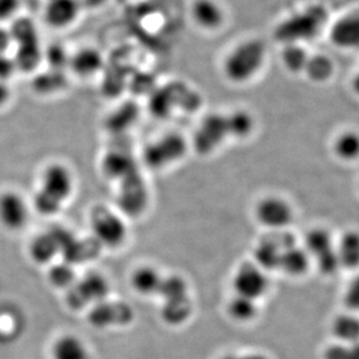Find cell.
<instances>
[{
	"mask_svg": "<svg viewBox=\"0 0 359 359\" xmlns=\"http://www.w3.org/2000/svg\"><path fill=\"white\" fill-rule=\"evenodd\" d=\"M323 25V11L311 8L304 13L297 14L285 21L279 28V35L288 43L307 40L314 36Z\"/></svg>",
	"mask_w": 359,
	"mask_h": 359,
	"instance_id": "cell-7",
	"label": "cell"
},
{
	"mask_svg": "<svg viewBox=\"0 0 359 359\" xmlns=\"http://www.w3.org/2000/svg\"><path fill=\"white\" fill-rule=\"evenodd\" d=\"M339 266L353 269L359 266V233L349 231L343 235L336 247Z\"/></svg>",
	"mask_w": 359,
	"mask_h": 359,
	"instance_id": "cell-25",
	"label": "cell"
},
{
	"mask_svg": "<svg viewBox=\"0 0 359 359\" xmlns=\"http://www.w3.org/2000/svg\"><path fill=\"white\" fill-rule=\"evenodd\" d=\"M127 184L120 191L118 205L122 212L130 217H137L142 213L147 206V190L139 180H130V176L126 178Z\"/></svg>",
	"mask_w": 359,
	"mask_h": 359,
	"instance_id": "cell-17",
	"label": "cell"
},
{
	"mask_svg": "<svg viewBox=\"0 0 359 359\" xmlns=\"http://www.w3.org/2000/svg\"><path fill=\"white\" fill-rule=\"evenodd\" d=\"M53 358L88 359V350L77 336H61L53 346Z\"/></svg>",
	"mask_w": 359,
	"mask_h": 359,
	"instance_id": "cell-24",
	"label": "cell"
},
{
	"mask_svg": "<svg viewBox=\"0 0 359 359\" xmlns=\"http://www.w3.org/2000/svg\"><path fill=\"white\" fill-rule=\"evenodd\" d=\"M109 293L107 279L100 273L90 272L69 288L67 304L74 311H81L104 302Z\"/></svg>",
	"mask_w": 359,
	"mask_h": 359,
	"instance_id": "cell-3",
	"label": "cell"
},
{
	"mask_svg": "<svg viewBox=\"0 0 359 359\" xmlns=\"http://www.w3.org/2000/svg\"><path fill=\"white\" fill-rule=\"evenodd\" d=\"M228 311L233 319L238 321H249L255 318L257 313L256 300L236 294L229 302Z\"/></svg>",
	"mask_w": 359,
	"mask_h": 359,
	"instance_id": "cell-31",
	"label": "cell"
},
{
	"mask_svg": "<svg viewBox=\"0 0 359 359\" xmlns=\"http://www.w3.org/2000/svg\"><path fill=\"white\" fill-rule=\"evenodd\" d=\"M93 238L102 247L118 248L127 238V226L119 214L104 206L95 207L91 213Z\"/></svg>",
	"mask_w": 359,
	"mask_h": 359,
	"instance_id": "cell-4",
	"label": "cell"
},
{
	"mask_svg": "<svg viewBox=\"0 0 359 359\" xmlns=\"http://www.w3.org/2000/svg\"><path fill=\"white\" fill-rule=\"evenodd\" d=\"M158 295L164 300L169 299L180 298L184 295H189V288H187V281L180 276H169V277H163L162 284H161Z\"/></svg>",
	"mask_w": 359,
	"mask_h": 359,
	"instance_id": "cell-33",
	"label": "cell"
},
{
	"mask_svg": "<svg viewBox=\"0 0 359 359\" xmlns=\"http://www.w3.org/2000/svg\"><path fill=\"white\" fill-rule=\"evenodd\" d=\"M228 136L235 137L231 114H212L200 123L194 135V148L200 154L212 153Z\"/></svg>",
	"mask_w": 359,
	"mask_h": 359,
	"instance_id": "cell-5",
	"label": "cell"
},
{
	"mask_svg": "<svg viewBox=\"0 0 359 359\" xmlns=\"http://www.w3.org/2000/svg\"><path fill=\"white\" fill-rule=\"evenodd\" d=\"M75 75L83 79H88L95 76L102 69L104 60L100 53L95 48H83L72 55L69 60Z\"/></svg>",
	"mask_w": 359,
	"mask_h": 359,
	"instance_id": "cell-20",
	"label": "cell"
},
{
	"mask_svg": "<svg viewBox=\"0 0 359 359\" xmlns=\"http://www.w3.org/2000/svg\"><path fill=\"white\" fill-rule=\"evenodd\" d=\"M266 57V48L262 41H244L227 55L224 61V74L228 81L243 84L261 72Z\"/></svg>",
	"mask_w": 359,
	"mask_h": 359,
	"instance_id": "cell-2",
	"label": "cell"
},
{
	"mask_svg": "<svg viewBox=\"0 0 359 359\" xmlns=\"http://www.w3.org/2000/svg\"><path fill=\"white\" fill-rule=\"evenodd\" d=\"M29 206L20 194L5 191L0 194V224L8 231H20L29 220Z\"/></svg>",
	"mask_w": 359,
	"mask_h": 359,
	"instance_id": "cell-12",
	"label": "cell"
},
{
	"mask_svg": "<svg viewBox=\"0 0 359 359\" xmlns=\"http://www.w3.org/2000/svg\"><path fill=\"white\" fill-rule=\"evenodd\" d=\"M75 187L74 175L62 163H51L41 175L40 187L34 196L35 210L44 217H53L72 197Z\"/></svg>",
	"mask_w": 359,
	"mask_h": 359,
	"instance_id": "cell-1",
	"label": "cell"
},
{
	"mask_svg": "<svg viewBox=\"0 0 359 359\" xmlns=\"http://www.w3.org/2000/svg\"><path fill=\"white\" fill-rule=\"evenodd\" d=\"M332 332L344 344L359 342V319L356 316H341L334 321Z\"/></svg>",
	"mask_w": 359,
	"mask_h": 359,
	"instance_id": "cell-28",
	"label": "cell"
},
{
	"mask_svg": "<svg viewBox=\"0 0 359 359\" xmlns=\"http://www.w3.org/2000/svg\"><path fill=\"white\" fill-rule=\"evenodd\" d=\"M102 248L95 238H85V240H77L74 238L67 244V247L62 250L61 254L65 257V262L69 264H81L97 257Z\"/></svg>",
	"mask_w": 359,
	"mask_h": 359,
	"instance_id": "cell-19",
	"label": "cell"
},
{
	"mask_svg": "<svg viewBox=\"0 0 359 359\" xmlns=\"http://www.w3.org/2000/svg\"><path fill=\"white\" fill-rule=\"evenodd\" d=\"M306 251L314 258L320 271L325 276L334 275L339 268L336 247L328 231L314 229L306 238Z\"/></svg>",
	"mask_w": 359,
	"mask_h": 359,
	"instance_id": "cell-6",
	"label": "cell"
},
{
	"mask_svg": "<svg viewBox=\"0 0 359 359\" xmlns=\"http://www.w3.org/2000/svg\"><path fill=\"white\" fill-rule=\"evenodd\" d=\"M295 242L294 236L286 231H277L275 234L262 238L255 249L256 265L264 271L279 270L283 251L285 248Z\"/></svg>",
	"mask_w": 359,
	"mask_h": 359,
	"instance_id": "cell-9",
	"label": "cell"
},
{
	"mask_svg": "<svg viewBox=\"0 0 359 359\" xmlns=\"http://www.w3.org/2000/svg\"><path fill=\"white\" fill-rule=\"evenodd\" d=\"M11 90L6 81H0V107L6 105L10 100Z\"/></svg>",
	"mask_w": 359,
	"mask_h": 359,
	"instance_id": "cell-40",
	"label": "cell"
},
{
	"mask_svg": "<svg viewBox=\"0 0 359 359\" xmlns=\"http://www.w3.org/2000/svg\"><path fill=\"white\" fill-rule=\"evenodd\" d=\"M79 14L77 0H49L44 8V20L51 28L63 29L72 26Z\"/></svg>",
	"mask_w": 359,
	"mask_h": 359,
	"instance_id": "cell-16",
	"label": "cell"
},
{
	"mask_svg": "<svg viewBox=\"0 0 359 359\" xmlns=\"http://www.w3.org/2000/svg\"><path fill=\"white\" fill-rule=\"evenodd\" d=\"M236 294L257 300L268 291L269 280L264 270L252 263H244L235 273L234 281Z\"/></svg>",
	"mask_w": 359,
	"mask_h": 359,
	"instance_id": "cell-13",
	"label": "cell"
},
{
	"mask_svg": "<svg viewBox=\"0 0 359 359\" xmlns=\"http://www.w3.org/2000/svg\"><path fill=\"white\" fill-rule=\"evenodd\" d=\"M194 22L207 31L220 27L224 21V11L217 0H194L192 8Z\"/></svg>",
	"mask_w": 359,
	"mask_h": 359,
	"instance_id": "cell-18",
	"label": "cell"
},
{
	"mask_svg": "<svg viewBox=\"0 0 359 359\" xmlns=\"http://www.w3.org/2000/svg\"><path fill=\"white\" fill-rule=\"evenodd\" d=\"M50 284L56 288H70L76 283V272L67 262L51 266L48 273Z\"/></svg>",
	"mask_w": 359,
	"mask_h": 359,
	"instance_id": "cell-32",
	"label": "cell"
},
{
	"mask_svg": "<svg viewBox=\"0 0 359 359\" xmlns=\"http://www.w3.org/2000/svg\"><path fill=\"white\" fill-rule=\"evenodd\" d=\"M330 40L336 47L359 50V12L348 14L335 21L330 29Z\"/></svg>",
	"mask_w": 359,
	"mask_h": 359,
	"instance_id": "cell-15",
	"label": "cell"
},
{
	"mask_svg": "<svg viewBox=\"0 0 359 359\" xmlns=\"http://www.w3.org/2000/svg\"><path fill=\"white\" fill-rule=\"evenodd\" d=\"M20 8V0H0V22L10 20Z\"/></svg>",
	"mask_w": 359,
	"mask_h": 359,
	"instance_id": "cell-35",
	"label": "cell"
},
{
	"mask_svg": "<svg viewBox=\"0 0 359 359\" xmlns=\"http://www.w3.org/2000/svg\"><path fill=\"white\" fill-rule=\"evenodd\" d=\"M17 70L15 62L12 58L7 57V55L0 56V81H6L14 75Z\"/></svg>",
	"mask_w": 359,
	"mask_h": 359,
	"instance_id": "cell-37",
	"label": "cell"
},
{
	"mask_svg": "<svg viewBox=\"0 0 359 359\" xmlns=\"http://www.w3.org/2000/svg\"><path fill=\"white\" fill-rule=\"evenodd\" d=\"M283 62L290 72H299L305 70L309 61L307 51L297 43H288L283 51Z\"/></svg>",
	"mask_w": 359,
	"mask_h": 359,
	"instance_id": "cell-30",
	"label": "cell"
},
{
	"mask_svg": "<svg viewBox=\"0 0 359 359\" xmlns=\"http://www.w3.org/2000/svg\"><path fill=\"white\" fill-rule=\"evenodd\" d=\"M185 150V140L178 134H169L150 144L146 149L144 157L150 168L161 169L182 158Z\"/></svg>",
	"mask_w": 359,
	"mask_h": 359,
	"instance_id": "cell-11",
	"label": "cell"
},
{
	"mask_svg": "<svg viewBox=\"0 0 359 359\" xmlns=\"http://www.w3.org/2000/svg\"><path fill=\"white\" fill-rule=\"evenodd\" d=\"M163 277L156 269L141 266L133 272L130 283L134 290L142 295L158 294Z\"/></svg>",
	"mask_w": 359,
	"mask_h": 359,
	"instance_id": "cell-22",
	"label": "cell"
},
{
	"mask_svg": "<svg viewBox=\"0 0 359 359\" xmlns=\"http://www.w3.org/2000/svg\"><path fill=\"white\" fill-rule=\"evenodd\" d=\"M304 72L312 81H325L332 75L334 63L325 55H314L309 56Z\"/></svg>",
	"mask_w": 359,
	"mask_h": 359,
	"instance_id": "cell-29",
	"label": "cell"
},
{
	"mask_svg": "<svg viewBox=\"0 0 359 359\" xmlns=\"http://www.w3.org/2000/svg\"><path fill=\"white\" fill-rule=\"evenodd\" d=\"M256 217L265 227L279 231L291 224L293 210L286 200L271 196L257 203Z\"/></svg>",
	"mask_w": 359,
	"mask_h": 359,
	"instance_id": "cell-14",
	"label": "cell"
},
{
	"mask_svg": "<svg viewBox=\"0 0 359 359\" xmlns=\"http://www.w3.org/2000/svg\"><path fill=\"white\" fill-rule=\"evenodd\" d=\"M12 42H13V40L11 36L10 31L0 28V56L6 55V51L8 50Z\"/></svg>",
	"mask_w": 359,
	"mask_h": 359,
	"instance_id": "cell-39",
	"label": "cell"
},
{
	"mask_svg": "<svg viewBox=\"0 0 359 359\" xmlns=\"http://www.w3.org/2000/svg\"><path fill=\"white\" fill-rule=\"evenodd\" d=\"M346 359H359V342L346 344Z\"/></svg>",
	"mask_w": 359,
	"mask_h": 359,
	"instance_id": "cell-41",
	"label": "cell"
},
{
	"mask_svg": "<svg viewBox=\"0 0 359 359\" xmlns=\"http://www.w3.org/2000/svg\"><path fill=\"white\" fill-rule=\"evenodd\" d=\"M309 256L306 249L299 247L297 242L285 248L281 254L279 270L288 275L300 276L305 273L309 269Z\"/></svg>",
	"mask_w": 359,
	"mask_h": 359,
	"instance_id": "cell-21",
	"label": "cell"
},
{
	"mask_svg": "<svg viewBox=\"0 0 359 359\" xmlns=\"http://www.w3.org/2000/svg\"><path fill=\"white\" fill-rule=\"evenodd\" d=\"M17 56L14 58L17 69H21L24 72H32L38 67L42 58L40 44L38 39L25 41L18 43Z\"/></svg>",
	"mask_w": 359,
	"mask_h": 359,
	"instance_id": "cell-27",
	"label": "cell"
},
{
	"mask_svg": "<svg viewBox=\"0 0 359 359\" xmlns=\"http://www.w3.org/2000/svg\"><path fill=\"white\" fill-rule=\"evenodd\" d=\"M11 36L13 42L20 43L25 41L34 40L38 39L36 28L31 20L28 19H20L15 21L13 28L10 31Z\"/></svg>",
	"mask_w": 359,
	"mask_h": 359,
	"instance_id": "cell-34",
	"label": "cell"
},
{
	"mask_svg": "<svg viewBox=\"0 0 359 359\" xmlns=\"http://www.w3.org/2000/svg\"><path fill=\"white\" fill-rule=\"evenodd\" d=\"M191 313L192 302L190 295H184L180 298L164 300L161 316L168 325H178L187 321L190 318Z\"/></svg>",
	"mask_w": 359,
	"mask_h": 359,
	"instance_id": "cell-23",
	"label": "cell"
},
{
	"mask_svg": "<svg viewBox=\"0 0 359 359\" xmlns=\"http://www.w3.org/2000/svg\"><path fill=\"white\" fill-rule=\"evenodd\" d=\"M346 302L349 309L359 311V275L348 286L346 293Z\"/></svg>",
	"mask_w": 359,
	"mask_h": 359,
	"instance_id": "cell-36",
	"label": "cell"
},
{
	"mask_svg": "<svg viewBox=\"0 0 359 359\" xmlns=\"http://www.w3.org/2000/svg\"><path fill=\"white\" fill-rule=\"evenodd\" d=\"M332 149L339 160L353 162L359 158V133L353 130L339 133L336 136Z\"/></svg>",
	"mask_w": 359,
	"mask_h": 359,
	"instance_id": "cell-26",
	"label": "cell"
},
{
	"mask_svg": "<svg viewBox=\"0 0 359 359\" xmlns=\"http://www.w3.org/2000/svg\"><path fill=\"white\" fill-rule=\"evenodd\" d=\"M48 58L53 65H65L68 62V57L65 56V51L62 48L53 47L48 53Z\"/></svg>",
	"mask_w": 359,
	"mask_h": 359,
	"instance_id": "cell-38",
	"label": "cell"
},
{
	"mask_svg": "<svg viewBox=\"0 0 359 359\" xmlns=\"http://www.w3.org/2000/svg\"><path fill=\"white\" fill-rule=\"evenodd\" d=\"M133 319H134V312L130 306L125 302H107V300L92 306L88 316L90 325L99 329L128 325Z\"/></svg>",
	"mask_w": 359,
	"mask_h": 359,
	"instance_id": "cell-10",
	"label": "cell"
},
{
	"mask_svg": "<svg viewBox=\"0 0 359 359\" xmlns=\"http://www.w3.org/2000/svg\"><path fill=\"white\" fill-rule=\"evenodd\" d=\"M72 238L74 235L63 228H54L42 233L32 241L29 245L32 259L41 265L50 263L58 254H61Z\"/></svg>",
	"mask_w": 359,
	"mask_h": 359,
	"instance_id": "cell-8",
	"label": "cell"
},
{
	"mask_svg": "<svg viewBox=\"0 0 359 359\" xmlns=\"http://www.w3.org/2000/svg\"><path fill=\"white\" fill-rule=\"evenodd\" d=\"M222 359H269L268 357L261 353H251V355H243V356H227Z\"/></svg>",
	"mask_w": 359,
	"mask_h": 359,
	"instance_id": "cell-42",
	"label": "cell"
}]
</instances>
